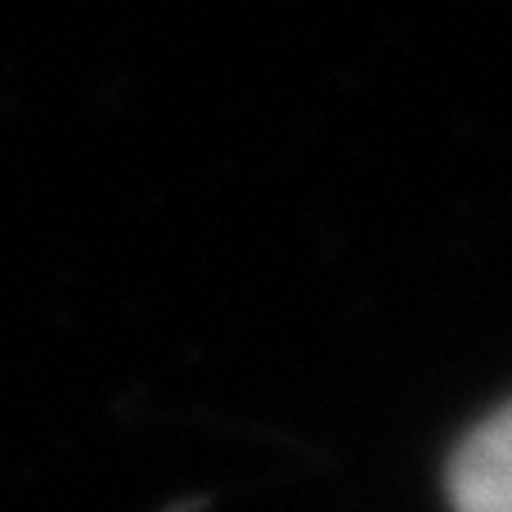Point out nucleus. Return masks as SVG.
Masks as SVG:
<instances>
[{"instance_id":"f257e3e1","label":"nucleus","mask_w":512,"mask_h":512,"mask_svg":"<svg viewBox=\"0 0 512 512\" xmlns=\"http://www.w3.org/2000/svg\"><path fill=\"white\" fill-rule=\"evenodd\" d=\"M508 409H495L477 423L450 459V499L459 512H512L508 495Z\"/></svg>"}]
</instances>
